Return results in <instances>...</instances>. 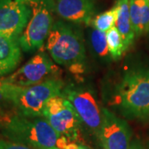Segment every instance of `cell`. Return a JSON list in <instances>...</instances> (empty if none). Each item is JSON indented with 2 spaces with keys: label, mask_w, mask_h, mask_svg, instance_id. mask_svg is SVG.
Returning a JSON list of instances; mask_svg holds the SVG:
<instances>
[{
  "label": "cell",
  "mask_w": 149,
  "mask_h": 149,
  "mask_svg": "<svg viewBox=\"0 0 149 149\" xmlns=\"http://www.w3.org/2000/svg\"><path fill=\"white\" fill-rule=\"evenodd\" d=\"M0 132L6 139L34 149H60L62 138L43 117H24L15 112L0 119Z\"/></svg>",
  "instance_id": "cell-1"
},
{
  "label": "cell",
  "mask_w": 149,
  "mask_h": 149,
  "mask_svg": "<svg viewBox=\"0 0 149 149\" xmlns=\"http://www.w3.org/2000/svg\"><path fill=\"white\" fill-rule=\"evenodd\" d=\"M46 48L56 63L82 73L86 59L85 42L79 28L64 21L55 22L46 41Z\"/></svg>",
  "instance_id": "cell-3"
},
{
  "label": "cell",
  "mask_w": 149,
  "mask_h": 149,
  "mask_svg": "<svg viewBox=\"0 0 149 149\" xmlns=\"http://www.w3.org/2000/svg\"><path fill=\"white\" fill-rule=\"evenodd\" d=\"M61 95L70 103L82 125L98 138L102 124V108L94 91L86 85H65Z\"/></svg>",
  "instance_id": "cell-6"
},
{
  "label": "cell",
  "mask_w": 149,
  "mask_h": 149,
  "mask_svg": "<svg viewBox=\"0 0 149 149\" xmlns=\"http://www.w3.org/2000/svg\"><path fill=\"white\" fill-rule=\"evenodd\" d=\"M42 117L60 135L69 141H78L82 123L70 103L61 94L47 103Z\"/></svg>",
  "instance_id": "cell-7"
},
{
  "label": "cell",
  "mask_w": 149,
  "mask_h": 149,
  "mask_svg": "<svg viewBox=\"0 0 149 149\" xmlns=\"http://www.w3.org/2000/svg\"><path fill=\"white\" fill-rule=\"evenodd\" d=\"M61 79L53 78L29 87H18L12 99L17 114L29 118L42 117L44 107L52 98L61 94L65 87Z\"/></svg>",
  "instance_id": "cell-5"
},
{
  "label": "cell",
  "mask_w": 149,
  "mask_h": 149,
  "mask_svg": "<svg viewBox=\"0 0 149 149\" xmlns=\"http://www.w3.org/2000/svg\"><path fill=\"white\" fill-rule=\"evenodd\" d=\"M17 86L10 84L6 78H0V116L8 112L3 109V107L11 104L12 99L16 92Z\"/></svg>",
  "instance_id": "cell-18"
},
{
  "label": "cell",
  "mask_w": 149,
  "mask_h": 149,
  "mask_svg": "<svg viewBox=\"0 0 149 149\" xmlns=\"http://www.w3.org/2000/svg\"><path fill=\"white\" fill-rule=\"evenodd\" d=\"M117 13L114 7L111 9L105 11L93 18L91 24L94 28L104 32H107L109 29L115 26Z\"/></svg>",
  "instance_id": "cell-17"
},
{
  "label": "cell",
  "mask_w": 149,
  "mask_h": 149,
  "mask_svg": "<svg viewBox=\"0 0 149 149\" xmlns=\"http://www.w3.org/2000/svg\"><path fill=\"white\" fill-rule=\"evenodd\" d=\"M61 149H92L90 147L86 146L85 144L79 143V142H73V141H68L65 144L64 147Z\"/></svg>",
  "instance_id": "cell-20"
},
{
  "label": "cell",
  "mask_w": 149,
  "mask_h": 149,
  "mask_svg": "<svg viewBox=\"0 0 149 149\" xmlns=\"http://www.w3.org/2000/svg\"><path fill=\"white\" fill-rule=\"evenodd\" d=\"M95 11L94 0H56L55 12L61 18L72 23L90 25Z\"/></svg>",
  "instance_id": "cell-11"
},
{
  "label": "cell",
  "mask_w": 149,
  "mask_h": 149,
  "mask_svg": "<svg viewBox=\"0 0 149 149\" xmlns=\"http://www.w3.org/2000/svg\"><path fill=\"white\" fill-rule=\"evenodd\" d=\"M108 49L113 61H118L122 57L126 52L122 35L118 31L116 27H113L106 32Z\"/></svg>",
  "instance_id": "cell-16"
},
{
  "label": "cell",
  "mask_w": 149,
  "mask_h": 149,
  "mask_svg": "<svg viewBox=\"0 0 149 149\" xmlns=\"http://www.w3.org/2000/svg\"><path fill=\"white\" fill-rule=\"evenodd\" d=\"M89 42L92 52L97 58L101 61H109L112 60L108 49L106 32L93 28L90 32Z\"/></svg>",
  "instance_id": "cell-15"
},
{
  "label": "cell",
  "mask_w": 149,
  "mask_h": 149,
  "mask_svg": "<svg viewBox=\"0 0 149 149\" xmlns=\"http://www.w3.org/2000/svg\"><path fill=\"white\" fill-rule=\"evenodd\" d=\"M102 124L97 139L103 149H129L132 131L128 123L105 107L102 108Z\"/></svg>",
  "instance_id": "cell-10"
},
{
  "label": "cell",
  "mask_w": 149,
  "mask_h": 149,
  "mask_svg": "<svg viewBox=\"0 0 149 149\" xmlns=\"http://www.w3.org/2000/svg\"><path fill=\"white\" fill-rule=\"evenodd\" d=\"M31 16V8L21 1L0 0V36L18 42Z\"/></svg>",
  "instance_id": "cell-9"
},
{
  "label": "cell",
  "mask_w": 149,
  "mask_h": 149,
  "mask_svg": "<svg viewBox=\"0 0 149 149\" xmlns=\"http://www.w3.org/2000/svg\"><path fill=\"white\" fill-rule=\"evenodd\" d=\"M129 149H144L143 147L142 146V144L139 143V141H133L131 142Z\"/></svg>",
  "instance_id": "cell-21"
},
{
  "label": "cell",
  "mask_w": 149,
  "mask_h": 149,
  "mask_svg": "<svg viewBox=\"0 0 149 149\" xmlns=\"http://www.w3.org/2000/svg\"><path fill=\"white\" fill-rule=\"evenodd\" d=\"M29 6L32 16L18 40L22 51L35 52L42 48L53 25L55 0H19Z\"/></svg>",
  "instance_id": "cell-4"
},
{
  "label": "cell",
  "mask_w": 149,
  "mask_h": 149,
  "mask_svg": "<svg viewBox=\"0 0 149 149\" xmlns=\"http://www.w3.org/2000/svg\"><path fill=\"white\" fill-rule=\"evenodd\" d=\"M0 149H34L24 144L15 143L8 139H0Z\"/></svg>",
  "instance_id": "cell-19"
},
{
  "label": "cell",
  "mask_w": 149,
  "mask_h": 149,
  "mask_svg": "<svg viewBox=\"0 0 149 149\" xmlns=\"http://www.w3.org/2000/svg\"><path fill=\"white\" fill-rule=\"evenodd\" d=\"M114 104L128 118L149 115V64L134 66L123 73L116 87Z\"/></svg>",
  "instance_id": "cell-2"
},
{
  "label": "cell",
  "mask_w": 149,
  "mask_h": 149,
  "mask_svg": "<svg viewBox=\"0 0 149 149\" xmlns=\"http://www.w3.org/2000/svg\"><path fill=\"white\" fill-rule=\"evenodd\" d=\"M129 9L136 38L149 32V0H129Z\"/></svg>",
  "instance_id": "cell-14"
},
{
  "label": "cell",
  "mask_w": 149,
  "mask_h": 149,
  "mask_svg": "<svg viewBox=\"0 0 149 149\" xmlns=\"http://www.w3.org/2000/svg\"><path fill=\"white\" fill-rule=\"evenodd\" d=\"M114 8L117 13L115 27L122 35L124 47L127 51L136 38L130 15L129 0H117Z\"/></svg>",
  "instance_id": "cell-13"
},
{
  "label": "cell",
  "mask_w": 149,
  "mask_h": 149,
  "mask_svg": "<svg viewBox=\"0 0 149 149\" xmlns=\"http://www.w3.org/2000/svg\"><path fill=\"white\" fill-rule=\"evenodd\" d=\"M22 59L18 42L0 36V77L12 74Z\"/></svg>",
  "instance_id": "cell-12"
},
{
  "label": "cell",
  "mask_w": 149,
  "mask_h": 149,
  "mask_svg": "<svg viewBox=\"0 0 149 149\" xmlns=\"http://www.w3.org/2000/svg\"><path fill=\"white\" fill-rule=\"evenodd\" d=\"M56 70L57 68L50 55L40 52L26 64L6 77V80L18 87H29L56 78Z\"/></svg>",
  "instance_id": "cell-8"
}]
</instances>
